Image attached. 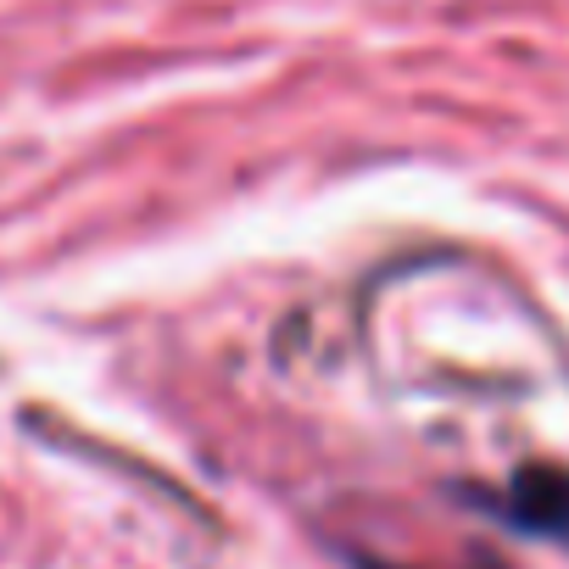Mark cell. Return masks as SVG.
Returning a JSON list of instances; mask_svg holds the SVG:
<instances>
[{"label": "cell", "mask_w": 569, "mask_h": 569, "mask_svg": "<svg viewBox=\"0 0 569 569\" xmlns=\"http://www.w3.org/2000/svg\"><path fill=\"white\" fill-rule=\"evenodd\" d=\"M491 519L525 530V536H552V541H569V469H519L508 486L497 491H480L475 497Z\"/></svg>", "instance_id": "6da1fadb"}, {"label": "cell", "mask_w": 569, "mask_h": 569, "mask_svg": "<svg viewBox=\"0 0 569 569\" xmlns=\"http://www.w3.org/2000/svg\"><path fill=\"white\" fill-rule=\"evenodd\" d=\"M358 569H402V563H380V558H363Z\"/></svg>", "instance_id": "7a4b0ae2"}]
</instances>
